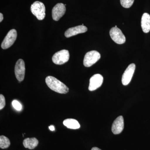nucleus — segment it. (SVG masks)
Returning <instances> with one entry per match:
<instances>
[{"label":"nucleus","mask_w":150,"mask_h":150,"mask_svg":"<svg viewBox=\"0 0 150 150\" xmlns=\"http://www.w3.org/2000/svg\"><path fill=\"white\" fill-rule=\"evenodd\" d=\"M10 144V142L8 138L4 136L0 137V148L1 149H7L9 147Z\"/></svg>","instance_id":"nucleus-16"},{"label":"nucleus","mask_w":150,"mask_h":150,"mask_svg":"<svg viewBox=\"0 0 150 150\" xmlns=\"http://www.w3.org/2000/svg\"><path fill=\"white\" fill-rule=\"evenodd\" d=\"M38 144V140L35 138H26L23 142V145L25 148L33 149L36 147Z\"/></svg>","instance_id":"nucleus-14"},{"label":"nucleus","mask_w":150,"mask_h":150,"mask_svg":"<svg viewBox=\"0 0 150 150\" xmlns=\"http://www.w3.org/2000/svg\"><path fill=\"white\" fill-rule=\"evenodd\" d=\"M46 82L49 88L56 92L62 94H66L69 92V88L54 77L47 76L46 79Z\"/></svg>","instance_id":"nucleus-1"},{"label":"nucleus","mask_w":150,"mask_h":150,"mask_svg":"<svg viewBox=\"0 0 150 150\" xmlns=\"http://www.w3.org/2000/svg\"><path fill=\"white\" fill-rule=\"evenodd\" d=\"M110 35L111 39L117 44L125 43L126 39L125 35L121 30L117 27H113L110 30Z\"/></svg>","instance_id":"nucleus-5"},{"label":"nucleus","mask_w":150,"mask_h":150,"mask_svg":"<svg viewBox=\"0 0 150 150\" xmlns=\"http://www.w3.org/2000/svg\"><path fill=\"white\" fill-rule=\"evenodd\" d=\"M134 1V0H120V2L123 7L129 8L133 4Z\"/></svg>","instance_id":"nucleus-17"},{"label":"nucleus","mask_w":150,"mask_h":150,"mask_svg":"<svg viewBox=\"0 0 150 150\" xmlns=\"http://www.w3.org/2000/svg\"><path fill=\"white\" fill-rule=\"evenodd\" d=\"M135 64H131L125 70L122 77V83L123 85H128L130 83L135 71Z\"/></svg>","instance_id":"nucleus-8"},{"label":"nucleus","mask_w":150,"mask_h":150,"mask_svg":"<svg viewBox=\"0 0 150 150\" xmlns=\"http://www.w3.org/2000/svg\"><path fill=\"white\" fill-rule=\"evenodd\" d=\"M13 106L15 109H16L17 110L20 111L22 109V106L20 103L17 100H13L12 102Z\"/></svg>","instance_id":"nucleus-18"},{"label":"nucleus","mask_w":150,"mask_h":150,"mask_svg":"<svg viewBox=\"0 0 150 150\" xmlns=\"http://www.w3.org/2000/svg\"><path fill=\"white\" fill-rule=\"evenodd\" d=\"M6 105L5 98L3 95H0V109L1 110Z\"/></svg>","instance_id":"nucleus-19"},{"label":"nucleus","mask_w":150,"mask_h":150,"mask_svg":"<svg viewBox=\"0 0 150 150\" xmlns=\"http://www.w3.org/2000/svg\"><path fill=\"white\" fill-rule=\"evenodd\" d=\"M103 77L99 74L93 75L90 79L88 89L90 91H93L102 85L103 82Z\"/></svg>","instance_id":"nucleus-9"},{"label":"nucleus","mask_w":150,"mask_h":150,"mask_svg":"<svg viewBox=\"0 0 150 150\" xmlns=\"http://www.w3.org/2000/svg\"><path fill=\"white\" fill-rule=\"evenodd\" d=\"M91 150H101L99 148L97 147H93L91 149Z\"/></svg>","instance_id":"nucleus-22"},{"label":"nucleus","mask_w":150,"mask_h":150,"mask_svg":"<svg viewBox=\"0 0 150 150\" xmlns=\"http://www.w3.org/2000/svg\"><path fill=\"white\" fill-rule=\"evenodd\" d=\"M64 4L62 3L57 4L53 8L52 11V18L55 21H58L66 12V8Z\"/></svg>","instance_id":"nucleus-10"},{"label":"nucleus","mask_w":150,"mask_h":150,"mask_svg":"<svg viewBox=\"0 0 150 150\" xmlns=\"http://www.w3.org/2000/svg\"><path fill=\"white\" fill-rule=\"evenodd\" d=\"M17 36L16 30L14 29L11 30L3 40L1 44V48L4 49L10 48L16 40Z\"/></svg>","instance_id":"nucleus-6"},{"label":"nucleus","mask_w":150,"mask_h":150,"mask_svg":"<svg viewBox=\"0 0 150 150\" xmlns=\"http://www.w3.org/2000/svg\"><path fill=\"white\" fill-rule=\"evenodd\" d=\"M141 25L143 31L148 33L150 31V15L148 13H144L142 16Z\"/></svg>","instance_id":"nucleus-13"},{"label":"nucleus","mask_w":150,"mask_h":150,"mask_svg":"<svg viewBox=\"0 0 150 150\" xmlns=\"http://www.w3.org/2000/svg\"><path fill=\"white\" fill-rule=\"evenodd\" d=\"M124 128V120L122 116H118L114 121L112 126V131L113 134H119Z\"/></svg>","instance_id":"nucleus-12"},{"label":"nucleus","mask_w":150,"mask_h":150,"mask_svg":"<svg viewBox=\"0 0 150 150\" xmlns=\"http://www.w3.org/2000/svg\"><path fill=\"white\" fill-rule=\"evenodd\" d=\"M3 19H4V16H3V15L2 13H0V22H1L2 21Z\"/></svg>","instance_id":"nucleus-21"},{"label":"nucleus","mask_w":150,"mask_h":150,"mask_svg":"<svg viewBox=\"0 0 150 150\" xmlns=\"http://www.w3.org/2000/svg\"><path fill=\"white\" fill-rule=\"evenodd\" d=\"M100 58V54L98 51H92L87 52L84 58V66L87 67H91L96 63Z\"/></svg>","instance_id":"nucleus-3"},{"label":"nucleus","mask_w":150,"mask_h":150,"mask_svg":"<svg viewBox=\"0 0 150 150\" xmlns=\"http://www.w3.org/2000/svg\"><path fill=\"white\" fill-rule=\"evenodd\" d=\"M15 74L19 81H22L24 80L25 74V65L23 60H18L15 67Z\"/></svg>","instance_id":"nucleus-7"},{"label":"nucleus","mask_w":150,"mask_h":150,"mask_svg":"<svg viewBox=\"0 0 150 150\" xmlns=\"http://www.w3.org/2000/svg\"><path fill=\"white\" fill-rule=\"evenodd\" d=\"M63 124L67 128L70 129H77L80 128V125L79 122L72 118L66 119L63 122Z\"/></svg>","instance_id":"nucleus-15"},{"label":"nucleus","mask_w":150,"mask_h":150,"mask_svg":"<svg viewBox=\"0 0 150 150\" xmlns=\"http://www.w3.org/2000/svg\"><path fill=\"white\" fill-rule=\"evenodd\" d=\"M87 30V28L84 25H78L74 27L71 28L67 30L65 33V35L66 37L69 38L80 33L86 32Z\"/></svg>","instance_id":"nucleus-11"},{"label":"nucleus","mask_w":150,"mask_h":150,"mask_svg":"<svg viewBox=\"0 0 150 150\" xmlns=\"http://www.w3.org/2000/svg\"><path fill=\"white\" fill-rule=\"evenodd\" d=\"M49 129L51 131H54L55 130V127L54 126H52V125L49 126Z\"/></svg>","instance_id":"nucleus-20"},{"label":"nucleus","mask_w":150,"mask_h":150,"mask_svg":"<svg viewBox=\"0 0 150 150\" xmlns=\"http://www.w3.org/2000/svg\"><path fill=\"white\" fill-rule=\"evenodd\" d=\"M69 56L68 50H61L54 54L52 57V61L56 64H63L69 61Z\"/></svg>","instance_id":"nucleus-4"},{"label":"nucleus","mask_w":150,"mask_h":150,"mask_svg":"<svg viewBox=\"0 0 150 150\" xmlns=\"http://www.w3.org/2000/svg\"><path fill=\"white\" fill-rule=\"evenodd\" d=\"M30 10L32 13L39 20H42L45 18L46 8L43 3L38 1L33 3L30 7Z\"/></svg>","instance_id":"nucleus-2"}]
</instances>
